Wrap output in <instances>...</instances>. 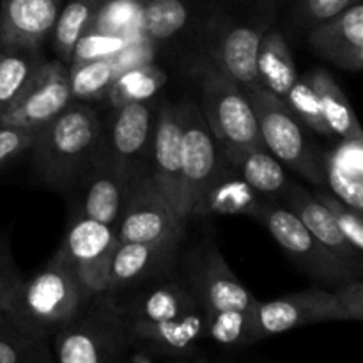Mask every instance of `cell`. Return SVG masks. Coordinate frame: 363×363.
I'll return each instance as SVG.
<instances>
[{
  "label": "cell",
  "mask_w": 363,
  "mask_h": 363,
  "mask_svg": "<svg viewBox=\"0 0 363 363\" xmlns=\"http://www.w3.org/2000/svg\"><path fill=\"white\" fill-rule=\"evenodd\" d=\"M99 298L126 323L133 347L147 353L194 357L206 339L204 315L177 269L163 279Z\"/></svg>",
  "instance_id": "obj_1"
},
{
  "label": "cell",
  "mask_w": 363,
  "mask_h": 363,
  "mask_svg": "<svg viewBox=\"0 0 363 363\" xmlns=\"http://www.w3.org/2000/svg\"><path fill=\"white\" fill-rule=\"evenodd\" d=\"M277 13L279 0H213L197 21L202 57L243 91L259 87L255 55Z\"/></svg>",
  "instance_id": "obj_2"
},
{
  "label": "cell",
  "mask_w": 363,
  "mask_h": 363,
  "mask_svg": "<svg viewBox=\"0 0 363 363\" xmlns=\"http://www.w3.org/2000/svg\"><path fill=\"white\" fill-rule=\"evenodd\" d=\"M105 123L89 103L71 101L64 112L38 130L30 145L43 183L67 191L103 149Z\"/></svg>",
  "instance_id": "obj_3"
},
{
  "label": "cell",
  "mask_w": 363,
  "mask_h": 363,
  "mask_svg": "<svg viewBox=\"0 0 363 363\" xmlns=\"http://www.w3.org/2000/svg\"><path fill=\"white\" fill-rule=\"evenodd\" d=\"M94 298L73 269L53 254L43 268L23 277L11 294L4 314L21 328L52 339Z\"/></svg>",
  "instance_id": "obj_4"
},
{
  "label": "cell",
  "mask_w": 363,
  "mask_h": 363,
  "mask_svg": "<svg viewBox=\"0 0 363 363\" xmlns=\"http://www.w3.org/2000/svg\"><path fill=\"white\" fill-rule=\"evenodd\" d=\"M262 145L284 167L314 184H325V167L311 140L308 128L287 108L286 103L261 87L245 89Z\"/></svg>",
  "instance_id": "obj_5"
},
{
  "label": "cell",
  "mask_w": 363,
  "mask_h": 363,
  "mask_svg": "<svg viewBox=\"0 0 363 363\" xmlns=\"http://www.w3.org/2000/svg\"><path fill=\"white\" fill-rule=\"evenodd\" d=\"M50 340L55 363H123L133 350L126 323L99 296Z\"/></svg>",
  "instance_id": "obj_6"
},
{
  "label": "cell",
  "mask_w": 363,
  "mask_h": 363,
  "mask_svg": "<svg viewBox=\"0 0 363 363\" xmlns=\"http://www.w3.org/2000/svg\"><path fill=\"white\" fill-rule=\"evenodd\" d=\"M201 112L222 149L262 145L254 110L243 89L206 57L197 64Z\"/></svg>",
  "instance_id": "obj_7"
},
{
  "label": "cell",
  "mask_w": 363,
  "mask_h": 363,
  "mask_svg": "<svg viewBox=\"0 0 363 363\" xmlns=\"http://www.w3.org/2000/svg\"><path fill=\"white\" fill-rule=\"evenodd\" d=\"M254 218L262 223L280 248L307 272V275L321 282V286L337 287L350 280L362 279V272L332 254L284 204L262 201Z\"/></svg>",
  "instance_id": "obj_8"
},
{
  "label": "cell",
  "mask_w": 363,
  "mask_h": 363,
  "mask_svg": "<svg viewBox=\"0 0 363 363\" xmlns=\"http://www.w3.org/2000/svg\"><path fill=\"white\" fill-rule=\"evenodd\" d=\"M177 272L204 318L227 311L254 312L257 307L259 300L236 279L211 241H204L184 257L179 255Z\"/></svg>",
  "instance_id": "obj_9"
},
{
  "label": "cell",
  "mask_w": 363,
  "mask_h": 363,
  "mask_svg": "<svg viewBox=\"0 0 363 363\" xmlns=\"http://www.w3.org/2000/svg\"><path fill=\"white\" fill-rule=\"evenodd\" d=\"M181 126V186L177 215L188 222L195 201L211 177L222 169L220 142L202 116L201 106L191 99L176 105Z\"/></svg>",
  "instance_id": "obj_10"
},
{
  "label": "cell",
  "mask_w": 363,
  "mask_h": 363,
  "mask_svg": "<svg viewBox=\"0 0 363 363\" xmlns=\"http://www.w3.org/2000/svg\"><path fill=\"white\" fill-rule=\"evenodd\" d=\"M184 222L145 172L128 188L126 202L117 222V240L138 243L183 241Z\"/></svg>",
  "instance_id": "obj_11"
},
{
  "label": "cell",
  "mask_w": 363,
  "mask_h": 363,
  "mask_svg": "<svg viewBox=\"0 0 363 363\" xmlns=\"http://www.w3.org/2000/svg\"><path fill=\"white\" fill-rule=\"evenodd\" d=\"M156 110L155 99L130 103L112 110V117L105 124L103 149L128 184L149 172Z\"/></svg>",
  "instance_id": "obj_12"
},
{
  "label": "cell",
  "mask_w": 363,
  "mask_h": 363,
  "mask_svg": "<svg viewBox=\"0 0 363 363\" xmlns=\"http://www.w3.org/2000/svg\"><path fill=\"white\" fill-rule=\"evenodd\" d=\"M332 321H350V315L335 291L312 287L272 301H257L252 340L255 344L289 330Z\"/></svg>",
  "instance_id": "obj_13"
},
{
  "label": "cell",
  "mask_w": 363,
  "mask_h": 363,
  "mask_svg": "<svg viewBox=\"0 0 363 363\" xmlns=\"http://www.w3.org/2000/svg\"><path fill=\"white\" fill-rule=\"evenodd\" d=\"M117 243L119 240L113 225L69 216L67 229L55 254L73 269L89 293L101 296Z\"/></svg>",
  "instance_id": "obj_14"
},
{
  "label": "cell",
  "mask_w": 363,
  "mask_h": 363,
  "mask_svg": "<svg viewBox=\"0 0 363 363\" xmlns=\"http://www.w3.org/2000/svg\"><path fill=\"white\" fill-rule=\"evenodd\" d=\"M73 101L67 64L45 60L0 119V126L41 130Z\"/></svg>",
  "instance_id": "obj_15"
},
{
  "label": "cell",
  "mask_w": 363,
  "mask_h": 363,
  "mask_svg": "<svg viewBox=\"0 0 363 363\" xmlns=\"http://www.w3.org/2000/svg\"><path fill=\"white\" fill-rule=\"evenodd\" d=\"M130 184L119 176L116 167L99 151L94 162L69 188V216L96 220L117 227Z\"/></svg>",
  "instance_id": "obj_16"
},
{
  "label": "cell",
  "mask_w": 363,
  "mask_h": 363,
  "mask_svg": "<svg viewBox=\"0 0 363 363\" xmlns=\"http://www.w3.org/2000/svg\"><path fill=\"white\" fill-rule=\"evenodd\" d=\"M181 241H119L110 261L105 293L130 289L170 275L177 269Z\"/></svg>",
  "instance_id": "obj_17"
},
{
  "label": "cell",
  "mask_w": 363,
  "mask_h": 363,
  "mask_svg": "<svg viewBox=\"0 0 363 363\" xmlns=\"http://www.w3.org/2000/svg\"><path fill=\"white\" fill-rule=\"evenodd\" d=\"M311 48L346 71L363 67V4L357 2L308 30Z\"/></svg>",
  "instance_id": "obj_18"
},
{
  "label": "cell",
  "mask_w": 363,
  "mask_h": 363,
  "mask_svg": "<svg viewBox=\"0 0 363 363\" xmlns=\"http://www.w3.org/2000/svg\"><path fill=\"white\" fill-rule=\"evenodd\" d=\"M60 9L62 0H2L0 48L41 50Z\"/></svg>",
  "instance_id": "obj_19"
},
{
  "label": "cell",
  "mask_w": 363,
  "mask_h": 363,
  "mask_svg": "<svg viewBox=\"0 0 363 363\" xmlns=\"http://www.w3.org/2000/svg\"><path fill=\"white\" fill-rule=\"evenodd\" d=\"M149 174L177 211L181 186V126L174 103L163 101L156 110Z\"/></svg>",
  "instance_id": "obj_20"
},
{
  "label": "cell",
  "mask_w": 363,
  "mask_h": 363,
  "mask_svg": "<svg viewBox=\"0 0 363 363\" xmlns=\"http://www.w3.org/2000/svg\"><path fill=\"white\" fill-rule=\"evenodd\" d=\"M282 204L287 209H291L296 215V218L307 227L308 233L315 240L321 241L332 254H335L340 261L350 264L351 268L363 272L362 252L354 250L353 245L342 236L328 209L312 195V191L305 190L301 184L291 181L282 199Z\"/></svg>",
  "instance_id": "obj_21"
},
{
  "label": "cell",
  "mask_w": 363,
  "mask_h": 363,
  "mask_svg": "<svg viewBox=\"0 0 363 363\" xmlns=\"http://www.w3.org/2000/svg\"><path fill=\"white\" fill-rule=\"evenodd\" d=\"M262 201L264 199L259 197L229 163L223 162L222 169L211 177L195 201L191 216L243 215L254 218Z\"/></svg>",
  "instance_id": "obj_22"
},
{
  "label": "cell",
  "mask_w": 363,
  "mask_h": 363,
  "mask_svg": "<svg viewBox=\"0 0 363 363\" xmlns=\"http://www.w3.org/2000/svg\"><path fill=\"white\" fill-rule=\"evenodd\" d=\"M223 160L243 177L245 183L261 199L282 204L291 179L284 165L266 151L264 145L222 149Z\"/></svg>",
  "instance_id": "obj_23"
},
{
  "label": "cell",
  "mask_w": 363,
  "mask_h": 363,
  "mask_svg": "<svg viewBox=\"0 0 363 363\" xmlns=\"http://www.w3.org/2000/svg\"><path fill=\"white\" fill-rule=\"evenodd\" d=\"M325 184L354 211H363V142L342 140L323 158Z\"/></svg>",
  "instance_id": "obj_24"
},
{
  "label": "cell",
  "mask_w": 363,
  "mask_h": 363,
  "mask_svg": "<svg viewBox=\"0 0 363 363\" xmlns=\"http://www.w3.org/2000/svg\"><path fill=\"white\" fill-rule=\"evenodd\" d=\"M255 77L259 87L279 99H284L300 77L286 38L273 27L262 35L259 43L255 55Z\"/></svg>",
  "instance_id": "obj_25"
},
{
  "label": "cell",
  "mask_w": 363,
  "mask_h": 363,
  "mask_svg": "<svg viewBox=\"0 0 363 363\" xmlns=\"http://www.w3.org/2000/svg\"><path fill=\"white\" fill-rule=\"evenodd\" d=\"M202 9L195 0H144L140 14L142 35L151 45L172 41L191 23L199 21Z\"/></svg>",
  "instance_id": "obj_26"
},
{
  "label": "cell",
  "mask_w": 363,
  "mask_h": 363,
  "mask_svg": "<svg viewBox=\"0 0 363 363\" xmlns=\"http://www.w3.org/2000/svg\"><path fill=\"white\" fill-rule=\"evenodd\" d=\"M305 77L318 94L323 117H325L332 135H337L342 140L363 142V131L358 124L353 105H351L350 98L344 94L342 89L339 87V84L333 80L332 74L326 69H314Z\"/></svg>",
  "instance_id": "obj_27"
},
{
  "label": "cell",
  "mask_w": 363,
  "mask_h": 363,
  "mask_svg": "<svg viewBox=\"0 0 363 363\" xmlns=\"http://www.w3.org/2000/svg\"><path fill=\"white\" fill-rule=\"evenodd\" d=\"M167 84V73L155 64H135L124 67L113 80L105 101L110 110L137 101L155 99L160 89Z\"/></svg>",
  "instance_id": "obj_28"
},
{
  "label": "cell",
  "mask_w": 363,
  "mask_h": 363,
  "mask_svg": "<svg viewBox=\"0 0 363 363\" xmlns=\"http://www.w3.org/2000/svg\"><path fill=\"white\" fill-rule=\"evenodd\" d=\"M0 363H55L52 340L21 328L0 312Z\"/></svg>",
  "instance_id": "obj_29"
},
{
  "label": "cell",
  "mask_w": 363,
  "mask_h": 363,
  "mask_svg": "<svg viewBox=\"0 0 363 363\" xmlns=\"http://www.w3.org/2000/svg\"><path fill=\"white\" fill-rule=\"evenodd\" d=\"M69 87L73 101L94 103L103 101L112 87L113 80L121 73L117 57L108 59H94L85 62L69 64Z\"/></svg>",
  "instance_id": "obj_30"
},
{
  "label": "cell",
  "mask_w": 363,
  "mask_h": 363,
  "mask_svg": "<svg viewBox=\"0 0 363 363\" xmlns=\"http://www.w3.org/2000/svg\"><path fill=\"white\" fill-rule=\"evenodd\" d=\"M103 0H69L60 9L52 30V46L57 59L64 64L71 62V53L78 39L87 32Z\"/></svg>",
  "instance_id": "obj_31"
},
{
  "label": "cell",
  "mask_w": 363,
  "mask_h": 363,
  "mask_svg": "<svg viewBox=\"0 0 363 363\" xmlns=\"http://www.w3.org/2000/svg\"><path fill=\"white\" fill-rule=\"evenodd\" d=\"M43 62L41 50L0 48V119Z\"/></svg>",
  "instance_id": "obj_32"
},
{
  "label": "cell",
  "mask_w": 363,
  "mask_h": 363,
  "mask_svg": "<svg viewBox=\"0 0 363 363\" xmlns=\"http://www.w3.org/2000/svg\"><path fill=\"white\" fill-rule=\"evenodd\" d=\"M144 0H103L87 30L121 38L145 39L140 30V14Z\"/></svg>",
  "instance_id": "obj_33"
},
{
  "label": "cell",
  "mask_w": 363,
  "mask_h": 363,
  "mask_svg": "<svg viewBox=\"0 0 363 363\" xmlns=\"http://www.w3.org/2000/svg\"><path fill=\"white\" fill-rule=\"evenodd\" d=\"M282 101L308 130L332 137V131H330L328 124L323 117L321 103H319V98L312 85L308 84L307 77H298V80L287 91Z\"/></svg>",
  "instance_id": "obj_34"
},
{
  "label": "cell",
  "mask_w": 363,
  "mask_h": 363,
  "mask_svg": "<svg viewBox=\"0 0 363 363\" xmlns=\"http://www.w3.org/2000/svg\"><path fill=\"white\" fill-rule=\"evenodd\" d=\"M315 199L325 206L330 211L332 218L335 220L337 227L342 233V236L350 241L354 247V250L363 252V218L362 213L354 211L351 206H347L346 202L340 201L337 195H333L332 191L326 190V188H315L312 191Z\"/></svg>",
  "instance_id": "obj_35"
},
{
  "label": "cell",
  "mask_w": 363,
  "mask_h": 363,
  "mask_svg": "<svg viewBox=\"0 0 363 363\" xmlns=\"http://www.w3.org/2000/svg\"><path fill=\"white\" fill-rule=\"evenodd\" d=\"M137 41L131 39L121 38V35L112 34H103V32L87 30L74 45L73 53H71V62H85V60H94V59H108V57L119 55L121 52L133 45ZM67 64V66H69Z\"/></svg>",
  "instance_id": "obj_36"
},
{
  "label": "cell",
  "mask_w": 363,
  "mask_h": 363,
  "mask_svg": "<svg viewBox=\"0 0 363 363\" xmlns=\"http://www.w3.org/2000/svg\"><path fill=\"white\" fill-rule=\"evenodd\" d=\"M38 131L25 128L0 126V169L13 163L18 156L30 151Z\"/></svg>",
  "instance_id": "obj_37"
},
{
  "label": "cell",
  "mask_w": 363,
  "mask_h": 363,
  "mask_svg": "<svg viewBox=\"0 0 363 363\" xmlns=\"http://www.w3.org/2000/svg\"><path fill=\"white\" fill-rule=\"evenodd\" d=\"M362 0H296L298 20L307 27L321 23Z\"/></svg>",
  "instance_id": "obj_38"
},
{
  "label": "cell",
  "mask_w": 363,
  "mask_h": 363,
  "mask_svg": "<svg viewBox=\"0 0 363 363\" xmlns=\"http://www.w3.org/2000/svg\"><path fill=\"white\" fill-rule=\"evenodd\" d=\"M21 280H23V273L18 269L16 262H14L9 241L0 234V312L6 311L11 294Z\"/></svg>",
  "instance_id": "obj_39"
},
{
  "label": "cell",
  "mask_w": 363,
  "mask_h": 363,
  "mask_svg": "<svg viewBox=\"0 0 363 363\" xmlns=\"http://www.w3.org/2000/svg\"><path fill=\"white\" fill-rule=\"evenodd\" d=\"M337 298L342 303L344 311L350 315V321H363V282L362 279L350 280L333 287Z\"/></svg>",
  "instance_id": "obj_40"
}]
</instances>
